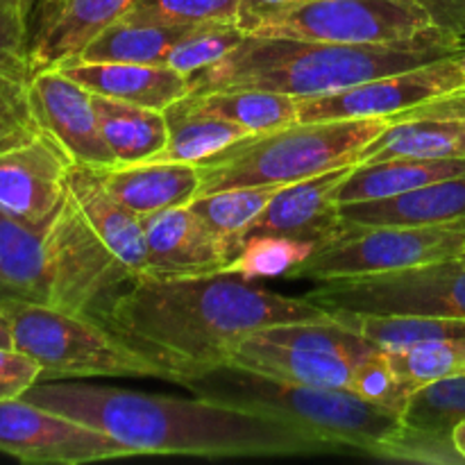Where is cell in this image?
<instances>
[{
	"label": "cell",
	"mask_w": 465,
	"mask_h": 465,
	"mask_svg": "<svg viewBox=\"0 0 465 465\" xmlns=\"http://www.w3.org/2000/svg\"><path fill=\"white\" fill-rule=\"evenodd\" d=\"M304 298L262 289L239 272L189 277L139 275L112 300L103 321L163 363L184 386L189 377L227 363L245 336L282 322L330 321Z\"/></svg>",
	"instance_id": "1"
},
{
	"label": "cell",
	"mask_w": 465,
	"mask_h": 465,
	"mask_svg": "<svg viewBox=\"0 0 465 465\" xmlns=\"http://www.w3.org/2000/svg\"><path fill=\"white\" fill-rule=\"evenodd\" d=\"M23 400L114 436L136 454L280 457L330 452L325 440L275 416L200 398H166L75 381H36Z\"/></svg>",
	"instance_id": "2"
},
{
	"label": "cell",
	"mask_w": 465,
	"mask_h": 465,
	"mask_svg": "<svg viewBox=\"0 0 465 465\" xmlns=\"http://www.w3.org/2000/svg\"><path fill=\"white\" fill-rule=\"evenodd\" d=\"M463 48L465 41L457 36L407 45H345L248 35L225 59L191 75V94L262 89L313 98L430 64Z\"/></svg>",
	"instance_id": "3"
},
{
	"label": "cell",
	"mask_w": 465,
	"mask_h": 465,
	"mask_svg": "<svg viewBox=\"0 0 465 465\" xmlns=\"http://www.w3.org/2000/svg\"><path fill=\"white\" fill-rule=\"evenodd\" d=\"M184 389L213 402L282 418L325 440L331 450L375 454L381 440L402 425L400 413L368 402L348 389L291 384L230 363L189 377Z\"/></svg>",
	"instance_id": "4"
},
{
	"label": "cell",
	"mask_w": 465,
	"mask_h": 465,
	"mask_svg": "<svg viewBox=\"0 0 465 465\" xmlns=\"http://www.w3.org/2000/svg\"><path fill=\"white\" fill-rule=\"evenodd\" d=\"M391 118L293 123L289 127L250 134L221 153L195 163L200 195L234 186H286L321 173L359 163V154Z\"/></svg>",
	"instance_id": "5"
},
{
	"label": "cell",
	"mask_w": 465,
	"mask_h": 465,
	"mask_svg": "<svg viewBox=\"0 0 465 465\" xmlns=\"http://www.w3.org/2000/svg\"><path fill=\"white\" fill-rule=\"evenodd\" d=\"M12 321L14 348L41 366V381L66 377H153L177 384L163 363L98 318L45 304L0 300Z\"/></svg>",
	"instance_id": "6"
},
{
	"label": "cell",
	"mask_w": 465,
	"mask_h": 465,
	"mask_svg": "<svg viewBox=\"0 0 465 465\" xmlns=\"http://www.w3.org/2000/svg\"><path fill=\"white\" fill-rule=\"evenodd\" d=\"M248 35L345 45H407L454 36L436 27L413 0H300L259 18Z\"/></svg>",
	"instance_id": "7"
},
{
	"label": "cell",
	"mask_w": 465,
	"mask_h": 465,
	"mask_svg": "<svg viewBox=\"0 0 465 465\" xmlns=\"http://www.w3.org/2000/svg\"><path fill=\"white\" fill-rule=\"evenodd\" d=\"M44 280L45 307L98 318L134 275L114 257L68 193L44 227Z\"/></svg>",
	"instance_id": "8"
},
{
	"label": "cell",
	"mask_w": 465,
	"mask_h": 465,
	"mask_svg": "<svg viewBox=\"0 0 465 465\" xmlns=\"http://www.w3.org/2000/svg\"><path fill=\"white\" fill-rule=\"evenodd\" d=\"M465 252V230L402 225H350L341 239L316 250L291 280H352L384 275L425 263L459 259Z\"/></svg>",
	"instance_id": "9"
},
{
	"label": "cell",
	"mask_w": 465,
	"mask_h": 465,
	"mask_svg": "<svg viewBox=\"0 0 465 465\" xmlns=\"http://www.w3.org/2000/svg\"><path fill=\"white\" fill-rule=\"evenodd\" d=\"M302 298L327 312L465 318V266L448 259L384 275L318 282Z\"/></svg>",
	"instance_id": "10"
},
{
	"label": "cell",
	"mask_w": 465,
	"mask_h": 465,
	"mask_svg": "<svg viewBox=\"0 0 465 465\" xmlns=\"http://www.w3.org/2000/svg\"><path fill=\"white\" fill-rule=\"evenodd\" d=\"M465 89V48L430 64L372 77L334 94L300 98L298 121H357L391 118L422 103Z\"/></svg>",
	"instance_id": "11"
},
{
	"label": "cell",
	"mask_w": 465,
	"mask_h": 465,
	"mask_svg": "<svg viewBox=\"0 0 465 465\" xmlns=\"http://www.w3.org/2000/svg\"><path fill=\"white\" fill-rule=\"evenodd\" d=\"M0 452L25 463L82 465L134 457L114 436L16 398L0 402Z\"/></svg>",
	"instance_id": "12"
},
{
	"label": "cell",
	"mask_w": 465,
	"mask_h": 465,
	"mask_svg": "<svg viewBox=\"0 0 465 465\" xmlns=\"http://www.w3.org/2000/svg\"><path fill=\"white\" fill-rule=\"evenodd\" d=\"M73 159L50 134L0 150V212L30 227H45L68 195Z\"/></svg>",
	"instance_id": "13"
},
{
	"label": "cell",
	"mask_w": 465,
	"mask_h": 465,
	"mask_svg": "<svg viewBox=\"0 0 465 465\" xmlns=\"http://www.w3.org/2000/svg\"><path fill=\"white\" fill-rule=\"evenodd\" d=\"M32 107L41 130L66 150L73 163L98 171L116 166V159L100 132L94 95L62 68H41L35 73Z\"/></svg>",
	"instance_id": "14"
},
{
	"label": "cell",
	"mask_w": 465,
	"mask_h": 465,
	"mask_svg": "<svg viewBox=\"0 0 465 465\" xmlns=\"http://www.w3.org/2000/svg\"><path fill=\"white\" fill-rule=\"evenodd\" d=\"M354 166L357 163L282 186L262 216L252 223L248 236H289L312 243L316 250L341 239L350 230V223L341 213L339 193Z\"/></svg>",
	"instance_id": "15"
},
{
	"label": "cell",
	"mask_w": 465,
	"mask_h": 465,
	"mask_svg": "<svg viewBox=\"0 0 465 465\" xmlns=\"http://www.w3.org/2000/svg\"><path fill=\"white\" fill-rule=\"evenodd\" d=\"M143 230L148 245L143 275H207L227 271L239 254L189 204L143 216Z\"/></svg>",
	"instance_id": "16"
},
{
	"label": "cell",
	"mask_w": 465,
	"mask_h": 465,
	"mask_svg": "<svg viewBox=\"0 0 465 465\" xmlns=\"http://www.w3.org/2000/svg\"><path fill=\"white\" fill-rule=\"evenodd\" d=\"M30 36L25 0H0V150L27 143L44 132L32 107Z\"/></svg>",
	"instance_id": "17"
},
{
	"label": "cell",
	"mask_w": 465,
	"mask_h": 465,
	"mask_svg": "<svg viewBox=\"0 0 465 465\" xmlns=\"http://www.w3.org/2000/svg\"><path fill=\"white\" fill-rule=\"evenodd\" d=\"M62 68L89 94L163 112L191 94V77L168 64L68 62Z\"/></svg>",
	"instance_id": "18"
},
{
	"label": "cell",
	"mask_w": 465,
	"mask_h": 465,
	"mask_svg": "<svg viewBox=\"0 0 465 465\" xmlns=\"http://www.w3.org/2000/svg\"><path fill=\"white\" fill-rule=\"evenodd\" d=\"M350 225H402L465 230V173L393 198L341 204Z\"/></svg>",
	"instance_id": "19"
},
{
	"label": "cell",
	"mask_w": 465,
	"mask_h": 465,
	"mask_svg": "<svg viewBox=\"0 0 465 465\" xmlns=\"http://www.w3.org/2000/svg\"><path fill=\"white\" fill-rule=\"evenodd\" d=\"M68 193L80 212L114 252V257L139 277L145 272V230L143 218L127 209L112 191L104 186L103 171L73 163L68 173Z\"/></svg>",
	"instance_id": "20"
},
{
	"label": "cell",
	"mask_w": 465,
	"mask_h": 465,
	"mask_svg": "<svg viewBox=\"0 0 465 465\" xmlns=\"http://www.w3.org/2000/svg\"><path fill=\"white\" fill-rule=\"evenodd\" d=\"M139 0H68L41 12L30 25V50L35 73L71 62L109 23L125 16Z\"/></svg>",
	"instance_id": "21"
},
{
	"label": "cell",
	"mask_w": 465,
	"mask_h": 465,
	"mask_svg": "<svg viewBox=\"0 0 465 465\" xmlns=\"http://www.w3.org/2000/svg\"><path fill=\"white\" fill-rule=\"evenodd\" d=\"M227 363L271 380L325 389H348L354 371L352 363L336 354L272 343L257 334L241 339L230 350Z\"/></svg>",
	"instance_id": "22"
},
{
	"label": "cell",
	"mask_w": 465,
	"mask_h": 465,
	"mask_svg": "<svg viewBox=\"0 0 465 465\" xmlns=\"http://www.w3.org/2000/svg\"><path fill=\"white\" fill-rule=\"evenodd\" d=\"M114 198L141 218L173 207H186L200 195V171L184 162H145L103 171Z\"/></svg>",
	"instance_id": "23"
},
{
	"label": "cell",
	"mask_w": 465,
	"mask_h": 465,
	"mask_svg": "<svg viewBox=\"0 0 465 465\" xmlns=\"http://www.w3.org/2000/svg\"><path fill=\"white\" fill-rule=\"evenodd\" d=\"M94 95L100 132L116 159V166L154 162L162 154L168 143V125L163 112L104 98V95Z\"/></svg>",
	"instance_id": "24"
},
{
	"label": "cell",
	"mask_w": 465,
	"mask_h": 465,
	"mask_svg": "<svg viewBox=\"0 0 465 465\" xmlns=\"http://www.w3.org/2000/svg\"><path fill=\"white\" fill-rule=\"evenodd\" d=\"M465 173V157L459 159H386L357 163L341 189V204L393 198L420 186Z\"/></svg>",
	"instance_id": "25"
},
{
	"label": "cell",
	"mask_w": 465,
	"mask_h": 465,
	"mask_svg": "<svg viewBox=\"0 0 465 465\" xmlns=\"http://www.w3.org/2000/svg\"><path fill=\"white\" fill-rule=\"evenodd\" d=\"M163 116L168 125V143L154 162L200 163L227 145L250 136L245 127L195 103L193 95L173 103L163 109Z\"/></svg>",
	"instance_id": "26"
},
{
	"label": "cell",
	"mask_w": 465,
	"mask_h": 465,
	"mask_svg": "<svg viewBox=\"0 0 465 465\" xmlns=\"http://www.w3.org/2000/svg\"><path fill=\"white\" fill-rule=\"evenodd\" d=\"M465 157V121L457 118H411L393 121L371 145L359 163L386 159H459Z\"/></svg>",
	"instance_id": "27"
},
{
	"label": "cell",
	"mask_w": 465,
	"mask_h": 465,
	"mask_svg": "<svg viewBox=\"0 0 465 465\" xmlns=\"http://www.w3.org/2000/svg\"><path fill=\"white\" fill-rule=\"evenodd\" d=\"M195 27L198 25H162V23L130 21L109 23L94 39L86 41L84 48L71 62L166 64L171 50Z\"/></svg>",
	"instance_id": "28"
},
{
	"label": "cell",
	"mask_w": 465,
	"mask_h": 465,
	"mask_svg": "<svg viewBox=\"0 0 465 465\" xmlns=\"http://www.w3.org/2000/svg\"><path fill=\"white\" fill-rule=\"evenodd\" d=\"M336 322L348 327L380 350H400L427 341L465 339V318L443 316H372L357 312H330Z\"/></svg>",
	"instance_id": "29"
},
{
	"label": "cell",
	"mask_w": 465,
	"mask_h": 465,
	"mask_svg": "<svg viewBox=\"0 0 465 465\" xmlns=\"http://www.w3.org/2000/svg\"><path fill=\"white\" fill-rule=\"evenodd\" d=\"M209 112L245 127L250 134L282 130L298 123L300 98L262 89H223L189 94Z\"/></svg>",
	"instance_id": "30"
},
{
	"label": "cell",
	"mask_w": 465,
	"mask_h": 465,
	"mask_svg": "<svg viewBox=\"0 0 465 465\" xmlns=\"http://www.w3.org/2000/svg\"><path fill=\"white\" fill-rule=\"evenodd\" d=\"M282 186H234L216 193H203L189 203L216 234H221L236 252H241L243 239L252 223L262 216Z\"/></svg>",
	"instance_id": "31"
},
{
	"label": "cell",
	"mask_w": 465,
	"mask_h": 465,
	"mask_svg": "<svg viewBox=\"0 0 465 465\" xmlns=\"http://www.w3.org/2000/svg\"><path fill=\"white\" fill-rule=\"evenodd\" d=\"M254 334L272 341V343L291 345V348L336 354V357L345 359L352 366H357L361 359L380 350L371 341L361 339L359 334L350 331L348 327L336 322L334 318L316 322H282V325L263 327V330L254 331Z\"/></svg>",
	"instance_id": "32"
},
{
	"label": "cell",
	"mask_w": 465,
	"mask_h": 465,
	"mask_svg": "<svg viewBox=\"0 0 465 465\" xmlns=\"http://www.w3.org/2000/svg\"><path fill=\"white\" fill-rule=\"evenodd\" d=\"M386 354L409 393L445 377L465 375V339L427 341Z\"/></svg>",
	"instance_id": "33"
},
{
	"label": "cell",
	"mask_w": 465,
	"mask_h": 465,
	"mask_svg": "<svg viewBox=\"0 0 465 465\" xmlns=\"http://www.w3.org/2000/svg\"><path fill=\"white\" fill-rule=\"evenodd\" d=\"M461 420H465V375L420 386L413 391L402 413L404 425L440 436H452Z\"/></svg>",
	"instance_id": "34"
},
{
	"label": "cell",
	"mask_w": 465,
	"mask_h": 465,
	"mask_svg": "<svg viewBox=\"0 0 465 465\" xmlns=\"http://www.w3.org/2000/svg\"><path fill=\"white\" fill-rule=\"evenodd\" d=\"M316 252L312 243L277 234H250L243 239L241 252L227 271L239 272L245 280L289 277Z\"/></svg>",
	"instance_id": "35"
},
{
	"label": "cell",
	"mask_w": 465,
	"mask_h": 465,
	"mask_svg": "<svg viewBox=\"0 0 465 465\" xmlns=\"http://www.w3.org/2000/svg\"><path fill=\"white\" fill-rule=\"evenodd\" d=\"M241 7L243 0H139L118 21L162 23V25L239 23Z\"/></svg>",
	"instance_id": "36"
},
{
	"label": "cell",
	"mask_w": 465,
	"mask_h": 465,
	"mask_svg": "<svg viewBox=\"0 0 465 465\" xmlns=\"http://www.w3.org/2000/svg\"><path fill=\"white\" fill-rule=\"evenodd\" d=\"M245 36H248V32L239 23L198 25L171 50L166 64L191 77L225 59Z\"/></svg>",
	"instance_id": "37"
},
{
	"label": "cell",
	"mask_w": 465,
	"mask_h": 465,
	"mask_svg": "<svg viewBox=\"0 0 465 465\" xmlns=\"http://www.w3.org/2000/svg\"><path fill=\"white\" fill-rule=\"evenodd\" d=\"M348 391L357 393L359 398L368 400V402L391 409V411L400 413V416L404 413V407H407L409 398H411L409 389L402 384L398 372L391 366L389 354L384 350H375V352L368 354L366 359H361L354 366Z\"/></svg>",
	"instance_id": "38"
},
{
	"label": "cell",
	"mask_w": 465,
	"mask_h": 465,
	"mask_svg": "<svg viewBox=\"0 0 465 465\" xmlns=\"http://www.w3.org/2000/svg\"><path fill=\"white\" fill-rule=\"evenodd\" d=\"M375 457L393 459V461L431 463V465H463V457L454 448L452 436H440L434 431L413 430L409 425H400L398 431L381 440L375 450Z\"/></svg>",
	"instance_id": "39"
},
{
	"label": "cell",
	"mask_w": 465,
	"mask_h": 465,
	"mask_svg": "<svg viewBox=\"0 0 465 465\" xmlns=\"http://www.w3.org/2000/svg\"><path fill=\"white\" fill-rule=\"evenodd\" d=\"M41 381V366L16 348H0V402L23 398Z\"/></svg>",
	"instance_id": "40"
},
{
	"label": "cell",
	"mask_w": 465,
	"mask_h": 465,
	"mask_svg": "<svg viewBox=\"0 0 465 465\" xmlns=\"http://www.w3.org/2000/svg\"><path fill=\"white\" fill-rule=\"evenodd\" d=\"M430 14L431 23L465 41V0H413Z\"/></svg>",
	"instance_id": "41"
},
{
	"label": "cell",
	"mask_w": 465,
	"mask_h": 465,
	"mask_svg": "<svg viewBox=\"0 0 465 465\" xmlns=\"http://www.w3.org/2000/svg\"><path fill=\"white\" fill-rule=\"evenodd\" d=\"M411 118H457V121H465V89L418 104V107L395 116L393 121H411Z\"/></svg>",
	"instance_id": "42"
},
{
	"label": "cell",
	"mask_w": 465,
	"mask_h": 465,
	"mask_svg": "<svg viewBox=\"0 0 465 465\" xmlns=\"http://www.w3.org/2000/svg\"><path fill=\"white\" fill-rule=\"evenodd\" d=\"M300 3V0H243V7H241V18L239 25L245 32L259 21V18L268 16V14L277 12L282 7H289V5Z\"/></svg>",
	"instance_id": "43"
},
{
	"label": "cell",
	"mask_w": 465,
	"mask_h": 465,
	"mask_svg": "<svg viewBox=\"0 0 465 465\" xmlns=\"http://www.w3.org/2000/svg\"><path fill=\"white\" fill-rule=\"evenodd\" d=\"M0 348H14V334H12V321L7 316V309L0 302Z\"/></svg>",
	"instance_id": "44"
},
{
	"label": "cell",
	"mask_w": 465,
	"mask_h": 465,
	"mask_svg": "<svg viewBox=\"0 0 465 465\" xmlns=\"http://www.w3.org/2000/svg\"><path fill=\"white\" fill-rule=\"evenodd\" d=\"M452 440H454V448L459 450V454H461L465 461V420L459 422V425L452 430Z\"/></svg>",
	"instance_id": "45"
},
{
	"label": "cell",
	"mask_w": 465,
	"mask_h": 465,
	"mask_svg": "<svg viewBox=\"0 0 465 465\" xmlns=\"http://www.w3.org/2000/svg\"><path fill=\"white\" fill-rule=\"evenodd\" d=\"M25 3H27V7H30V12L32 9H39V14H41V12H48V9L59 7V5L68 3V0H25Z\"/></svg>",
	"instance_id": "46"
},
{
	"label": "cell",
	"mask_w": 465,
	"mask_h": 465,
	"mask_svg": "<svg viewBox=\"0 0 465 465\" xmlns=\"http://www.w3.org/2000/svg\"><path fill=\"white\" fill-rule=\"evenodd\" d=\"M459 262H461V263H463V266H465V252L461 254V257H459Z\"/></svg>",
	"instance_id": "47"
}]
</instances>
